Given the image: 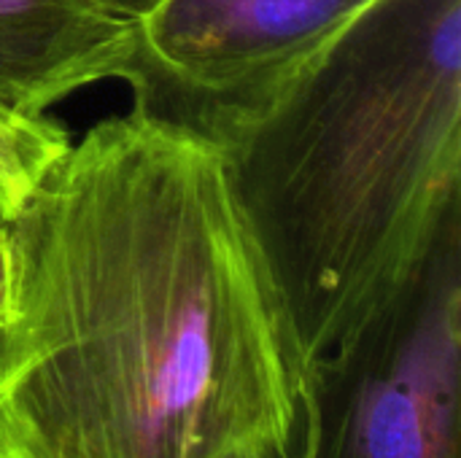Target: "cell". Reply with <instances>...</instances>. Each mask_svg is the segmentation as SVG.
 Returning <instances> with one entry per match:
<instances>
[{
	"instance_id": "cell-8",
	"label": "cell",
	"mask_w": 461,
	"mask_h": 458,
	"mask_svg": "<svg viewBox=\"0 0 461 458\" xmlns=\"http://www.w3.org/2000/svg\"><path fill=\"white\" fill-rule=\"evenodd\" d=\"M8 294H11V251L5 221L0 219V327L8 316Z\"/></svg>"
},
{
	"instance_id": "cell-3",
	"label": "cell",
	"mask_w": 461,
	"mask_h": 458,
	"mask_svg": "<svg viewBox=\"0 0 461 458\" xmlns=\"http://www.w3.org/2000/svg\"><path fill=\"white\" fill-rule=\"evenodd\" d=\"M311 458H459L461 213L411 283L308 367Z\"/></svg>"
},
{
	"instance_id": "cell-5",
	"label": "cell",
	"mask_w": 461,
	"mask_h": 458,
	"mask_svg": "<svg viewBox=\"0 0 461 458\" xmlns=\"http://www.w3.org/2000/svg\"><path fill=\"white\" fill-rule=\"evenodd\" d=\"M135 27L95 0H0V108L24 119L100 81H130Z\"/></svg>"
},
{
	"instance_id": "cell-1",
	"label": "cell",
	"mask_w": 461,
	"mask_h": 458,
	"mask_svg": "<svg viewBox=\"0 0 461 458\" xmlns=\"http://www.w3.org/2000/svg\"><path fill=\"white\" fill-rule=\"evenodd\" d=\"M0 458H224L308 421V370L227 151L135 105L5 221Z\"/></svg>"
},
{
	"instance_id": "cell-4",
	"label": "cell",
	"mask_w": 461,
	"mask_h": 458,
	"mask_svg": "<svg viewBox=\"0 0 461 458\" xmlns=\"http://www.w3.org/2000/svg\"><path fill=\"white\" fill-rule=\"evenodd\" d=\"M370 3L162 0L132 22V103L227 148Z\"/></svg>"
},
{
	"instance_id": "cell-9",
	"label": "cell",
	"mask_w": 461,
	"mask_h": 458,
	"mask_svg": "<svg viewBox=\"0 0 461 458\" xmlns=\"http://www.w3.org/2000/svg\"><path fill=\"white\" fill-rule=\"evenodd\" d=\"M95 3H100L103 8H108L111 13H116L122 19L135 22V19L146 16L149 11H154L162 0H95Z\"/></svg>"
},
{
	"instance_id": "cell-7",
	"label": "cell",
	"mask_w": 461,
	"mask_h": 458,
	"mask_svg": "<svg viewBox=\"0 0 461 458\" xmlns=\"http://www.w3.org/2000/svg\"><path fill=\"white\" fill-rule=\"evenodd\" d=\"M313 456V427H311V410H308V421L303 427L300 435H294L286 443H276V445H257V448H240L235 454L224 458H311Z\"/></svg>"
},
{
	"instance_id": "cell-6",
	"label": "cell",
	"mask_w": 461,
	"mask_h": 458,
	"mask_svg": "<svg viewBox=\"0 0 461 458\" xmlns=\"http://www.w3.org/2000/svg\"><path fill=\"white\" fill-rule=\"evenodd\" d=\"M70 135L49 116L24 119L0 108V219L8 221L49 167L68 151Z\"/></svg>"
},
{
	"instance_id": "cell-2",
	"label": "cell",
	"mask_w": 461,
	"mask_h": 458,
	"mask_svg": "<svg viewBox=\"0 0 461 458\" xmlns=\"http://www.w3.org/2000/svg\"><path fill=\"white\" fill-rule=\"evenodd\" d=\"M224 151L308 370L411 283L459 211L461 0H373Z\"/></svg>"
}]
</instances>
